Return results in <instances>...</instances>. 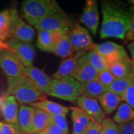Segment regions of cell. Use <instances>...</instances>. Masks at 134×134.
<instances>
[{"mask_svg":"<svg viewBox=\"0 0 134 134\" xmlns=\"http://www.w3.org/2000/svg\"><path fill=\"white\" fill-rule=\"evenodd\" d=\"M11 11L6 9L0 13V40L6 42L10 37Z\"/></svg>","mask_w":134,"mask_h":134,"instance_id":"28","label":"cell"},{"mask_svg":"<svg viewBox=\"0 0 134 134\" xmlns=\"http://www.w3.org/2000/svg\"><path fill=\"white\" fill-rule=\"evenodd\" d=\"M129 30L125 38L127 41L132 42L134 41V6L129 8Z\"/></svg>","mask_w":134,"mask_h":134,"instance_id":"33","label":"cell"},{"mask_svg":"<svg viewBox=\"0 0 134 134\" xmlns=\"http://www.w3.org/2000/svg\"><path fill=\"white\" fill-rule=\"evenodd\" d=\"M115 79L116 78L113 76L109 70L107 69L99 72L97 80L100 82L103 86L108 88L115 81Z\"/></svg>","mask_w":134,"mask_h":134,"instance_id":"32","label":"cell"},{"mask_svg":"<svg viewBox=\"0 0 134 134\" xmlns=\"http://www.w3.org/2000/svg\"><path fill=\"white\" fill-rule=\"evenodd\" d=\"M101 108L107 114H110L118 108L122 99L113 92L108 91L98 98Z\"/></svg>","mask_w":134,"mask_h":134,"instance_id":"21","label":"cell"},{"mask_svg":"<svg viewBox=\"0 0 134 134\" xmlns=\"http://www.w3.org/2000/svg\"><path fill=\"white\" fill-rule=\"evenodd\" d=\"M100 134H119V127L113 120L104 118L100 124Z\"/></svg>","mask_w":134,"mask_h":134,"instance_id":"30","label":"cell"},{"mask_svg":"<svg viewBox=\"0 0 134 134\" xmlns=\"http://www.w3.org/2000/svg\"><path fill=\"white\" fill-rule=\"evenodd\" d=\"M86 58L88 62L98 72L108 69V65L104 59L95 49L86 53Z\"/></svg>","mask_w":134,"mask_h":134,"instance_id":"29","label":"cell"},{"mask_svg":"<svg viewBox=\"0 0 134 134\" xmlns=\"http://www.w3.org/2000/svg\"><path fill=\"white\" fill-rule=\"evenodd\" d=\"M81 96L89 98H98L103 93L108 91V88L103 86L97 80L81 83Z\"/></svg>","mask_w":134,"mask_h":134,"instance_id":"22","label":"cell"},{"mask_svg":"<svg viewBox=\"0 0 134 134\" xmlns=\"http://www.w3.org/2000/svg\"><path fill=\"white\" fill-rule=\"evenodd\" d=\"M82 94L81 83L71 76L57 80L52 78L50 96L68 101H75Z\"/></svg>","mask_w":134,"mask_h":134,"instance_id":"4","label":"cell"},{"mask_svg":"<svg viewBox=\"0 0 134 134\" xmlns=\"http://www.w3.org/2000/svg\"><path fill=\"white\" fill-rule=\"evenodd\" d=\"M127 48L130 53L132 57V59L134 60V41H132L131 42L127 45Z\"/></svg>","mask_w":134,"mask_h":134,"instance_id":"39","label":"cell"},{"mask_svg":"<svg viewBox=\"0 0 134 134\" xmlns=\"http://www.w3.org/2000/svg\"><path fill=\"white\" fill-rule=\"evenodd\" d=\"M6 43L11 52L23 66L26 67L33 66L36 52L34 48L31 43L18 41L13 38H9Z\"/></svg>","mask_w":134,"mask_h":134,"instance_id":"7","label":"cell"},{"mask_svg":"<svg viewBox=\"0 0 134 134\" xmlns=\"http://www.w3.org/2000/svg\"><path fill=\"white\" fill-rule=\"evenodd\" d=\"M37 46L40 50L52 53L63 34L50 31H38Z\"/></svg>","mask_w":134,"mask_h":134,"instance_id":"18","label":"cell"},{"mask_svg":"<svg viewBox=\"0 0 134 134\" xmlns=\"http://www.w3.org/2000/svg\"><path fill=\"white\" fill-rule=\"evenodd\" d=\"M108 70L115 78H121L132 73L131 59L129 57L108 65Z\"/></svg>","mask_w":134,"mask_h":134,"instance_id":"23","label":"cell"},{"mask_svg":"<svg viewBox=\"0 0 134 134\" xmlns=\"http://www.w3.org/2000/svg\"><path fill=\"white\" fill-rule=\"evenodd\" d=\"M1 111L8 124L14 127L19 133L23 134L18 124V105L14 96L10 95L3 98Z\"/></svg>","mask_w":134,"mask_h":134,"instance_id":"14","label":"cell"},{"mask_svg":"<svg viewBox=\"0 0 134 134\" xmlns=\"http://www.w3.org/2000/svg\"><path fill=\"white\" fill-rule=\"evenodd\" d=\"M35 108L21 105L18 110V124L23 134H31L32 129Z\"/></svg>","mask_w":134,"mask_h":134,"instance_id":"19","label":"cell"},{"mask_svg":"<svg viewBox=\"0 0 134 134\" xmlns=\"http://www.w3.org/2000/svg\"><path fill=\"white\" fill-rule=\"evenodd\" d=\"M100 124L96 121H93L85 134H100Z\"/></svg>","mask_w":134,"mask_h":134,"instance_id":"38","label":"cell"},{"mask_svg":"<svg viewBox=\"0 0 134 134\" xmlns=\"http://www.w3.org/2000/svg\"><path fill=\"white\" fill-rule=\"evenodd\" d=\"M38 134H66L64 132L62 131L57 127L55 126L53 124H50L42 132H40Z\"/></svg>","mask_w":134,"mask_h":134,"instance_id":"37","label":"cell"},{"mask_svg":"<svg viewBox=\"0 0 134 134\" xmlns=\"http://www.w3.org/2000/svg\"><path fill=\"white\" fill-rule=\"evenodd\" d=\"M86 52H76L75 54L62 62L58 70L53 75V79L59 80L65 77L71 76L78 66V62Z\"/></svg>","mask_w":134,"mask_h":134,"instance_id":"16","label":"cell"},{"mask_svg":"<svg viewBox=\"0 0 134 134\" xmlns=\"http://www.w3.org/2000/svg\"><path fill=\"white\" fill-rule=\"evenodd\" d=\"M22 71L42 94L43 95H49L50 87L52 78L46 75L42 70L33 66L26 67L22 65Z\"/></svg>","mask_w":134,"mask_h":134,"instance_id":"9","label":"cell"},{"mask_svg":"<svg viewBox=\"0 0 134 134\" xmlns=\"http://www.w3.org/2000/svg\"><path fill=\"white\" fill-rule=\"evenodd\" d=\"M3 49H7L11 51L9 46H8V43H6V42H3L0 40V50Z\"/></svg>","mask_w":134,"mask_h":134,"instance_id":"40","label":"cell"},{"mask_svg":"<svg viewBox=\"0 0 134 134\" xmlns=\"http://www.w3.org/2000/svg\"><path fill=\"white\" fill-rule=\"evenodd\" d=\"M73 134H85L94 120L78 108H72Z\"/></svg>","mask_w":134,"mask_h":134,"instance_id":"17","label":"cell"},{"mask_svg":"<svg viewBox=\"0 0 134 134\" xmlns=\"http://www.w3.org/2000/svg\"><path fill=\"white\" fill-rule=\"evenodd\" d=\"M38 31H50L66 34L74 26L71 18L64 12L56 13L31 23Z\"/></svg>","mask_w":134,"mask_h":134,"instance_id":"5","label":"cell"},{"mask_svg":"<svg viewBox=\"0 0 134 134\" xmlns=\"http://www.w3.org/2000/svg\"><path fill=\"white\" fill-rule=\"evenodd\" d=\"M3 99V98H0V110H1V103H2Z\"/></svg>","mask_w":134,"mask_h":134,"instance_id":"42","label":"cell"},{"mask_svg":"<svg viewBox=\"0 0 134 134\" xmlns=\"http://www.w3.org/2000/svg\"><path fill=\"white\" fill-rule=\"evenodd\" d=\"M128 1L130 3V4H134V0H129V1Z\"/></svg>","mask_w":134,"mask_h":134,"instance_id":"43","label":"cell"},{"mask_svg":"<svg viewBox=\"0 0 134 134\" xmlns=\"http://www.w3.org/2000/svg\"><path fill=\"white\" fill-rule=\"evenodd\" d=\"M51 124L49 114L39 109L35 108L32 129L31 134H38L42 132Z\"/></svg>","mask_w":134,"mask_h":134,"instance_id":"24","label":"cell"},{"mask_svg":"<svg viewBox=\"0 0 134 134\" xmlns=\"http://www.w3.org/2000/svg\"><path fill=\"white\" fill-rule=\"evenodd\" d=\"M10 38H13L24 42H31L35 36V30L33 27L25 23V21L20 16L16 7L10 9Z\"/></svg>","mask_w":134,"mask_h":134,"instance_id":"6","label":"cell"},{"mask_svg":"<svg viewBox=\"0 0 134 134\" xmlns=\"http://www.w3.org/2000/svg\"><path fill=\"white\" fill-rule=\"evenodd\" d=\"M78 108L100 124L105 118L104 113L96 99L81 96L76 100Z\"/></svg>","mask_w":134,"mask_h":134,"instance_id":"13","label":"cell"},{"mask_svg":"<svg viewBox=\"0 0 134 134\" xmlns=\"http://www.w3.org/2000/svg\"><path fill=\"white\" fill-rule=\"evenodd\" d=\"M80 22L85 25L93 34L98 31L99 14L98 2L95 0H87L83 8Z\"/></svg>","mask_w":134,"mask_h":134,"instance_id":"12","label":"cell"},{"mask_svg":"<svg viewBox=\"0 0 134 134\" xmlns=\"http://www.w3.org/2000/svg\"><path fill=\"white\" fill-rule=\"evenodd\" d=\"M94 49L103 57L108 65L115 62L129 58L126 50L122 46L113 42L96 44Z\"/></svg>","mask_w":134,"mask_h":134,"instance_id":"10","label":"cell"},{"mask_svg":"<svg viewBox=\"0 0 134 134\" xmlns=\"http://www.w3.org/2000/svg\"><path fill=\"white\" fill-rule=\"evenodd\" d=\"M69 36L75 52H90L96 46L88 30L80 24L74 25L70 31Z\"/></svg>","mask_w":134,"mask_h":134,"instance_id":"8","label":"cell"},{"mask_svg":"<svg viewBox=\"0 0 134 134\" xmlns=\"http://www.w3.org/2000/svg\"><path fill=\"white\" fill-rule=\"evenodd\" d=\"M0 134H21L14 127L6 122H0Z\"/></svg>","mask_w":134,"mask_h":134,"instance_id":"36","label":"cell"},{"mask_svg":"<svg viewBox=\"0 0 134 134\" xmlns=\"http://www.w3.org/2000/svg\"><path fill=\"white\" fill-rule=\"evenodd\" d=\"M122 100L134 109V83L125 92Z\"/></svg>","mask_w":134,"mask_h":134,"instance_id":"34","label":"cell"},{"mask_svg":"<svg viewBox=\"0 0 134 134\" xmlns=\"http://www.w3.org/2000/svg\"><path fill=\"white\" fill-rule=\"evenodd\" d=\"M8 88L6 96H13L21 104L36 103L44 99L42 94L24 75L15 78H8Z\"/></svg>","mask_w":134,"mask_h":134,"instance_id":"2","label":"cell"},{"mask_svg":"<svg viewBox=\"0 0 134 134\" xmlns=\"http://www.w3.org/2000/svg\"><path fill=\"white\" fill-rule=\"evenodd\" d=\"M21 14L31 24L46 17L63 11L55 0H26L21 6Z\"/></svg>","mask_w":134,"mask_h":134,"instance_id":"3","label":"cell"},{"mask_svg":"<svg viewBox=\"0 0 134 134\" xmlns=\"http://www.w3.org/2000/svg\"><path fill=\"white\" fill-rule=\"evenodd\" d=\"M116 124H121L134 120V109L128 104L124 103L119 105L117 110L113 117Z\"/></svg>","mask_w":134,"mask_h":134,"instance_id":"27","label":"cell"},{"mask_svg":"<svg viewBox=\"0 0 134 134\" xmlns=\"http://www.w3.org/2000/svg\"><path fill=\"white\" fill-rule=\"evenodd\" d=\"M131 68H132V73L134 75V60L131 59Z\"/></svg>","mask_w":134,"mask_h":134,"instance_id":"41","label":"cell"},{"mask_svg":"<svg viewBox=\"0 0 134 134\" xmlns=\"http://www.w3.org/2000/svg\"><path fill=\"white\" fill-rule=\"evenodd\" d=\"M51 123L57 126L60 129H61L65 133L68 134L69 133V129L66 117L62 115H50Z\"/></svg>","mask_w":134,"mask_h":134,"instance_id":"31","label":"cell"},{"mask_svg":"<svg viewBox=\"0 0 134 134\" xmlns=\"http://www.w3.org/2000/svg\"><path fill=\"white\" fill-rule=\"evenodd\" d=\"M30 105L34 108L42 110L49 114L50 115H62L65 117L66 116L67 114L69 113V110L71 109V108L63 106L46 99L30 104Z\"/></svg>","mask_w":134,"mask_h":134,"instance_id":"20","label":"cell"},{"mask_svg":"<svg viewBox=\"0 0 134 134\" xmlns=\"http://www.w3.org/2000/svg\"><path fill=\"white\" fill-rule=\"evenodd\" d=\"M133 83L134 75L131 73L124 78L115 79L112 85L108 87V91L113 92L122 99L128 88Z\"/></svg>","mask_w":134,"mask_h":134,"instance_id":"25","label":"cell"},{"mask_svg":"<svg viewBox=\"0 0 134 134\" xmlns=\"http://www.w3.org/2000/svg\"><path fill=\"white\" fill-rule=\"evenodd\" d=\"M98 73L99 72L88 62L86 53L80 58L76 70L71 77L80 83H85L97 80Z\"/></svg>","mask_w":134,"mask_h":134,"instance_id":"15","label":"cell"},{"mask_svg":"<svg viewBox=\"0 0 134 134\" xmlns=\"http://www.w3.org/2000/svg\"><path fill=\"white\" fill-rule=\"evenodd\" d=\"M119 134H134V120L119 124Z\"/></svg>","mask_w":134,"mask_h":134,"instance_id":"35","label":"cell"},{"mask_svg":"<svg viewBox=\"0 0 134 134\" xmlns=\"http://www.w3.org/2000/svg\"><path fill=\"white\" fill-rule=\"evenodd\" d=\"M21 62L12 52L7 49L0 50V68L8 78H15L24 75Z\"/></svg>","mask_w":134,"mask_h":134,"instance_id":"11","label":"cell"},{"mask_svg":"<svg viewBox=\"0 0 134 134\" xmlns=\"http://www.w3.org/2000/svg\"><path fill=\"white\" fill-rule=\"evenodd\" d=\"M52 53L62 58H68L73 55L75 51L70 40L69 33L63 35Z\"/></svg>","mask_w":134,"mask_h":134,"instance_id":"26","label":"cell"},{"mask_svg":"<svg viewBox=\"0 0 134 134\" xmlns=\"http://www.w3.org/2000/svg\"><path fill=\"white\" fill-rule=\"evenodd\" d=\"M103 21L100 29L102 39L113 37L125 39L129 30V8L119 1H100Z\"/></svg>","mask_w":134,"mask_h":134,"instance_id":"1","label":"cell"}]
</instances>
